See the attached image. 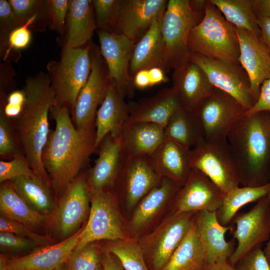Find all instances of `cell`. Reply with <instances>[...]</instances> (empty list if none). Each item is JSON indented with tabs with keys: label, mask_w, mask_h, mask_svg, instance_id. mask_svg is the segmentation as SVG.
Masks as SVG:
<instances>
[{
	"label": "cell",
	"mask_w": 270,
	"mask_h": 270,
	"mask_svg": "<svg viewBox=\"0 0 270 270\" xmlns=\"http://www.w3.org/2000/svg\"><path fill=\"white\" fill-rule=\"evenodd\" d=\"M50 112L56 127L49 133L41 158L50 186L60 198L96 149V124L78 130L68 108L54 102Z\"/></svg>",
	"instance_id": "obj_1"
},
{
	"label": "cell",
	"mask_w": 270,
	"mask_h": 270,
	"mask_svg": "<svg viewBox=\"0 0 270 270\" xmlns=\"http://www.w3.org/2000/svg\"><path fill=\"white\" fill-rule=\"evenodd\" d=\"M26 99L20 114L10 119L34 174L50 185L42 162V153L50 130L48 114L55 102L48 74L40 72L26 80Z\"/></svg>",
	"instance_id": "obj_2"
},
{
	"label": "cell",
	"mask_w": 270,
	"mask_h": 270,
	"mask_svg": "<svg viewBox=\"0 0 270 270\" xmlns=\"http://www.w3.org/2000/svg\"><path fill=\"white\" fill-rule=\"evenodd\" d=\"M226 140L236 161L240 184L256 187L270 182V112L245 114Z\"/></svg>",
	"instance_id": "obj_3"
},
{
	"label": "cell",
	"mask_w": 270,
	"mask_h": 270,
	"mask_svg": "<svg viewBox=\"0 0 270 270\" xmlns=\"http://www.w3.org/2000/svg\"><path fill=\"white\" fill-rule=\"evenodd\" d=\"M188 46L191 53L240 64V48L234 26L209 0L202 20L190 30Z\"/></svg>",
	"instance_id": "obj_4"
},
{
	"label": "cell",
	"mask_w": 270,
	"mask_h": 270,
	"mask_svg": "<svg viewBox=\"0 0 270 270\" xmlns=\"http://www.w3.org/2000/svg\"><path fill=\"white\" fill-rule=\"evenodd\" d=\"M90 46L91 41L79 48L64 46L60 60L50 61L46 66L54 102L72 112L90 72Z\"/></svg>",
	"instance_id": "obj_5"
},
{
	"label": "cell",
	"mask_w": 270,
	"mask_h": 270,
	"mask_svg": "<svg viewBox=\"0 0 270 270\" xmlns=\"http://www.w3.org/2000/svg\"><path fill=\"white\" fill-rule=\"evenodd\" d=\"M204 15L193 10L189 0H168L162 20L161 34L166 62L170 69L174 70L190 61L189 34Z\"/></svg>",
	"instance_id": "obj_6"
},
{
	"label": "cell",
	"mask_w": 270,
	"mask_h": 270,
	"mask_svg": "<svg viewBox=\"0 0 270 270\" xmlns=\"http://www.w3.org/2000/svg\"><path fill=\"white\" fill-rule=\"evenodd\" d=\"M192 169L205 174L224 194L238 186L236 161L226 138L204 140L190 149Z\"/></svg>",
	"instance_id": "obj_7"
},
{
	"label": "cell",
	"mask_w": 270,
	"mask_h": 270,
	"mask_svg": "<svg viewBox=\"0 0 270 270\" xmlns=\"http://www.w3.org/2000/svg\"><path fill=\"white\" fill-rule=\"evenodd\" d=\"M196 212L170 214L150 232L139 238L150 270H162L190 229Z\"/></svg>",
	"instance_id": "obj_8"
},
{
	"label": "cell",
	"mask_w": 270,
	"mask_h": 270,
	"mask_svg": "<svg viewBox=\"0 0 270 270\" xmlns=\"http://www.w3.org/2000/svg\"><path fill=\"white\" fill-rule=\"evenodd\" d=\"M114 191L90 192L89 218L74 250L100 240L116 241L126 236Z\"/></svg>",
	"instance_id": "obj_9"
},
{
	"label": "cell",
	"mask_w": 270,
	"mask_h": 270,
	"mask_svg": "<svg viewBox=\"0 0 270 270\" xmlns=\"http://www.w3.org/2000/svg\"><path fill=\"white\" fill-rule=\"evenodd\" d=\"M246 110L232 96L215 88L193 112L202 126L205 140H214L226 138L230 130Z\"/></svg>",
	"instance_id": "obj_10"
},
{
	"label": "cell",
	"mask_w": 270,
	"mask_h": 270,
	"mask_svg": "<svg viewBox=\"0 0 270 270\" xmlns=\"http://www.w3.org/2000/svg\"><path fill=\"white\" fill-rule=\"evenodd\" d=\"M91 70L88 78L80 90L72 111L74 126L86 129L95 124L98 106L104 102L110 81L106 63L100 48L91 41Z\"/></svg>",
	"instance_id": "obj_11"
},
{
	"label": "cell",
	"mask_w": 270,
	"mask_h": 270,
	"mask_svg": "<svg viewBox=\"0 0 270 270\" xmlns=\"http://www.w3.org/2000/svg\"><path fill=\"white\" fill-rule=\"evenodd\" d=\"M232 224H236L230 232L238 245L229 262L234 266L246 254L261 247L270 236V206L268 196L246 212L237 213Z\"/></svg>",
	"instance_id": "obj_12"
},
{
	"label": "cell",
	"mask_w": 270,
	"mask_h": 270,
	"mask_svg": "<svg viewBox=\"0 0 270 270\" xmlns=\"http://www.w3.org/2000/svg\"><path fill=\"white\" fill-rule=\"evenodd\" d=\"M190 61L204 71L215 88L229 94L247 110L254 104L248 74L240 64L191 53Z\"/></svg>",
	"instance_id": "obj_13"
},
{
	"label": "cell",
	"mask_w": 270,
	"mask_h": 270,
	"mask_svg": "<svg viewBox=\"0 0 270 270\" xmlns=\"http://www.w3.org/2000/svg\"><path fill=\"white\" fill-rule=\"evenodd\" d=\"M97 34L110 82L124 98L132 96L135 88L129 68L135 44L122 34L98 30Z\"/></svg>",
	"instance_id": "obj_14"
},
{
	"label": "cell",
	"mask_w": 270,
	"mask_h": 270,
	"mask_svg": "<svg viewBox=\"0 0 270 270\" xmlns=\"http://www.w3.org/2000/svg\"><path fill=\"white\" fill-rule=\"evenodd\" d=\"M51 214L56 232L67 236L78 229L90 210V191L87 176L78 175L69 185Z\"/></svg>",
	"instance_id": "obj_15"
},
{
	"label": "cell",
	"mask_w": 270,
	"mask_h": 270,
	"mask_svg": "<svg viewBox=\"0 0 270 270\" xmlns=\"http://www.w3.org/2000/svg\"><path fill=\"white\" fill-rule=\"evenodd\" d=\"M224 196V194L205 174L192 169L186 182L170 202V214L216 212Z\"/></svg>",
	"instance_id": "obj_16"
},
{
	"label": "cell",
	"mask_w": 270,
	"mask_h": 270,
	"mask_svg": "<svg viewBox=\"0 0 270 270\" xmlns=\"http://www.w3.org/2000/svg\"><path fill=\"white\" fill-rule=\"evenodd\" d=\"M152 168L148 156L128 157L125 160L116 181L114 192L132 210L140 201L162 181ZM114 187V188H115Z\"/></svg>",
	"instance_id": "obj_17"
},
{
	"label": "cell",
	"mask_w": 270,
	"mask_h": 270,
	"mask_svg": "<svg viewBox=\"0 0 270 270\" xmlns=\"http://www.w3.org/2000/svg\"><path fill=\"white\" fill-rule=\"evenodd\" d=\"M166 0H121L113 32L122 34L136 44L166 8Z\"/></svg>",
	"instance_id": "obj_18"
},
{
	"label": "cell",
	"mask_w": 270,
	"mask_h": 270,
	"mask_svg": "<svg viewBox=\"0 0 270 270\" xmlns=\"http://www.w3.org/2000/svg\"><path fill=\"white\" fill-rule=\"evenodd\" d=\"M98 146V156L87 175L90 191H114L125 160L120 138L108 134Z\"/></svg>",
	"instance_id": "obj_19"
},
{
	"label": "cell",
	"mask_w": 270,
	"mask_h": 270,
	"mask_svg": "<svg viewBox=\"0 0 270 270\" xmlns=\"http://www.w3.org/2000/svg\"><path fill=\"white\" fill-rule=\"evenodd\" d=\"M234 28L240 44L239 62L248 75L256 103L262 84L270 76V54L258 37L245 29Z\"/></svg>",
	"instance_id": "obj_20"
},
{
	"label": "cell",
	"mask_w": 270,
	"mask_h": 270,
	"mask_svg": "<svg viewBox=\"0 0 270 270\" xmlns=\"http://www.w3.org/2000/svg\"><path fill=\"white\" fill-rule=\"evenodd\" d=\"M195 221L206 264L229 260L236 248L235 240L227 242L225 234L234 228L233 224L224 226L218 221L216 212L204 210L196 212Z\"/></svg>",
	"instance_id": "obj_21"
},
{
	"label": "cell",
	"mask_w": 270,
	"mask_h": 270,
	"mask_svg": "<svg viewBox=\"0 0 270 270\" xmlns=\"http://www.w3.org/2000/svg\"><path fill=\"white\" fill-rule=\"evenodd\" d=\"M82 230L55 244L40 246L29 254L8 259L10 270H54L66 262L76 248Z\"/></svg>",
	"instance_id": "obj_22"
},
{
	"label": "cell",
	"mask_w": 270,
	"mask_h": 270,
	"mask_svg": "<svg viewBox=\"0 0 270 270\" xmlns=\"http://www.w3.org/2000/svg\"><path fill=\"white\" fill-rule=\"evenodd\" d=\"M172 80L182 108L191 112L215 88L202 68L192 61L174 69Z\"/></svg>",
	"instance_id": "obj_23"
},
{
	"label": "cell",
	"mask_w": 270,
	"mask_h": 270,
	"mask_svg": "<svg viewBox=\"0 0 270 270\" xmlns=\"http://www.w3.org/2000/svg\"><path fill=\"white\" fill-rule=\"evenodd\" d=\"M130 122L155 124L164 128L180 102L173 87L162 89L154 96L128 104Z\"/></svg>",
	"instance_id": "obj_24"
},
{
	"label": "cell",
	"mask_w": 270,
	"mask_h": 270,
	"mask_svg": "<svg viewBox=\"0 0 270 270\" xmlns=\"http://www.w3.org/2000/svg\"><path fill=\"white\" fill-rule=\"evenodd\" d=\"M190 150L165 138L148 158L152 168L160 176L168 178L182 186L192 170L189 160Z\"/></svg>",
	"instance_id": "obj_25"
},
{
	"label": "cell",
	"mask_w": 270,
	"mask_h": 270,
	"mask_svg": "<svg viewBox=\"0 0 270 270\" xmlns=\"http://www.w3.org/2000/svg\"><path fill=\"white\" fill-rule=\"evenodd\" d=\"M128 120V105L110 82L106 96L96 114V149L108 134L119 138Z\"/></svg>",
	"instance_id": "obj_26"
},
{
	"label": "cell",
	"mask_w": 270,
	"mask_h": 270,
	"mask_svg": "<svg viewBox=\"0 0 270 270\" xmlns=\"http://www.w3.org/2000/svg\"><path fill=\"white\" fill-rule=\"evenodd\" d=\"M164 14L154 21L147 32L134 46L129 68L132 80L137 72L142 70L159 68L166 73L170 70L166 62L161 34Z\"/></svg>",
	"instance_id": "obj_27"
},
{
	"label": "cell",
	"mask_w": 270,
	"mask_h": 270,
	"mask_svg": "<svg viewBox=\"0 0 270 270\" xmlns=\"http://www.w3.org/2000/svg\"><path fill=\"white\" fill-rule=\"evenodd\" d=\"M180 186L166 178L149 192L134 208L129 226L134 233L140 232L170 202Z\"/></svg>",
	"instance_id": "obj_28"
},
{
	"label": "cell",
	"mask_w": 270,
	"mask_h": 270,
	"mask_svg": "<svg viewBox=\"0 0 270 270\" xmlns=\"http://www.w3.org/2000/svg\"><path fill=\"white\" fill-rule=\"evenodd\" d=\"M125 158L150 156L165 138L164 128L152 123L130 122L120 137Z\"/></svg>",
	"instance_id": "obj_29"
},
{
	"label": "cell",
	"mask_w": 270,
	"mask_h": 270,
	"mask_svg": "<svg viewBox=\"0 0 270 270\" xmlns=\"http://www.w3.org/2000/svg\"><path fill=\"white\" fill-rule=\"evenodd\" d=\"M66 22L64 46L79 48L88 44L96 28L92 0H70Z\"/></svg>",
	"instance_id": "obj_30"
},
{
	"label": "cell",
	"mask_w": 270,
	"mask_h": 270,
	"mask_svg": "<svg viewBox=\"0 0 270 270\" xmlns=\"http://www.w3.org/2000/svg\"><path fill=\"white\" fill-rule=\"evenodd\" d=\"M16 194L32 210L50 216L56 204L47 182L38 176L18 177L10 180Z\"/></svg>",
	"instance_id": "obj_31"
},
{
	"label": "cell",
	"mask_w": 270,
	"mask_h": 270,
	"mask_svg": "<svg viewBox=\"0 0 270 270\" xmlns=\"http://www.w3.org/2000/svg\"><path fill=\"white\" fill-rule=\"evenodd\" d=\"M164 132L165 138L190 149L205 140L202 126L194 112L182 108L172 116Z\"/></svg>",
	"instance_id": "obj_32"
},
{
	"label": "cell",
	"mask_w": 270,
	"mask_h": 270,
	"mask_svg": "<svg viewBox=\"0 0 270 270\" xmlns=\"http://www.w3.org/2000/svg\"><path fill=\"white\" fill-rule=\"evenodd\" d=\"M206 265L194 218L188 232L162 270H204Z\"/></svg>",
	"instance_id": "obj_33"
},
{
	"label": "cell",
	"mask_w": 270,
	"mask_h": 270,
	"mask_svg": "<svg viewBox=\"0 0 270 270\" xmlns=\"http://www.w3.org/2000/svg\"><path fill=\"white\" fill-rule=\"evenodd\" d=\"M0 216L20 222L30 228L45 222V216L31 208L16 194L10 182L2 183L0 188Z\"/></svg>",
	"instance_id": "obj_34"
},
{
	"label": "cell",
	"mask_w": 270,
	"mask_h": 270,
	"mask_svg": "<svg viewBox=\"0 0 270 270\" xmlns=\"http://www.w3.org/2000/svg\"><path fill=\"white\" fill-rule=\"evenodd\" d=\"M270 193V182L256 187L238 186L224 196L220 208L216 212L219 222L224 226L230 225L238 211L244 205L268 196Z\"/></svg>",
	"instance_id": "obj_35"
},
{
	"label": "cell",
	"mask_w": 270,
	"mask_h": 270,
	"mask_svg": "<svg viewBox=\"0 0 270 270\" xmlns=\"http://www.w3.org/2000/svg\"><path fill=\"white\" fill-rule=\"evenodd\" d=\"M234 26L260 38V30L252 10V0H209Z\"/></svg>",
	"instance_id": "obj_36"
},
{
	"label": "cell",
	"mask_w": 270,
	"mask_h": 270,
	"mask_svg": "<svg viewBox=\"0 0 270 270\" xmlns=\"http://www.w3.org/2000/svg\"><path fill=\"white\" fill-rule=\"evenodd\" d=\"M103 250L114 254L125 270H150L139 239L110 241Z\"/></svg>",
	"instance_id": "obj_37"
},
{
	"label": "cell",
	"mask_w": 270,
	"mask_h": 270,
	"mask_svg": "<svg viewBox=\"0 0 270 270\" xmlns=\"http://www.w3.org/2000/svg\"><path fill=\"white\" fill-rule=\"evenodd\" d=\"M22 155L25 154L12 122L0 108V158L11 160Z\"/></svg>",
	"instance_id": "obj_38"
},
{
	"label": "cell",
	"mask_w": 270,
	"mask_h": 270,
	"mask_svg": "<svg viewBox=\"0 0 270 270\" xmlns=\"http://www.w3.org/2000/svg\"><path fill=\"white\" fill-rule=\"evenodd\" d=\"M121 0H92L96 28L113 32L120 7Z\"/></svg>",
	"instance_id": "obj_39"
},
{
	"label": "cell",
	"mask_w": 270,
	"mask_h": 270,
	"mask_svg": "<svg viewBox=\"0 0 270 270\" xmlns=\"http://www.w3.org/2000/svg\"><path fill=\"white\" fill-rule=\"evenodd\" d=\"M92 243L72 251L67 260L72 270H96L101 264L102 251Z\"/></svg>",
	"instance_id": "obj_40"
},
{
	"label": "cell",
	"mask_w": 270,
	"mask_h": 270,
	"mask_svg": "<svg viewBox=\"0 0 270 270\" xmlns=\"http://www.w3.org/2000/svg\"><path fill=\"white\" fill-rule=\"evenodd\" d=\"M37 176L31 168L24 155L16 156L9 161H0V182L11 180L18 177Z\"/></svg>",
	"instance_id": "obj_41"
},
{
	"label": "cell",
	"mask_w": 270,
	"mask_h": 270,
	"mask_svg": "<svg viewBox=\"0 0 270 270\" xmlns=\"http://www.w3.org/2000/svg\"><path fill=\"white\" fill-rule=\"evenodd\" d=\"M22 24L14 14L8 1L0 0V42L2 50L7 48L10 32Z\"/></svg>",
	"instance_id": "obj_42"
},
{
	"label": "cell",
	"mask_w": 270,
	"mask_h": 270,
	"mask_svg": "<svg viewBox=\"0 0 270 270\" xmlns=\"http://www.w3.org/2000/svg\"><path fill=\"white\" fill-rule=\"evenodd\" d=\"M38 17V15H35L10 32L8 38V46L4 54V60L10 55L11 50H19L29 46L32 40L29 28L36 22Z\"/></svg>",
	"instance_id": "obj_43"
},
{
	"label": "cell",
	"mask_w": 270,
	"mask_h": 270,
	"mask_svg": "<svg viewBox=\"0 0 270 270\" xmlns=\"http://www.w3.org/2000/svg\"><path fill=\"white\" fill-rule=\"evenodd\" d=\"M14 14L23 24L35 15L39 16L40 12H47L46 0H9Z\"/></svg>",
	"instance_id": "obj_44"
},
{
	"label": "cell",
	"mask_w": 270,
	"mask_h": 270,
	"mask_svg": "<svg viewBox=\"0 0 270 270\" xmlns=\"http://www.w3.org/2000/svg\"><path fill=\"white\" fill-rule=\"evenodd\" d=\"M0 232H6L28 238L39 246L49 244L51 240L47 236L34 232L32 228L20 222L0 216Z\"/></svg>",
	"instance_id": "obj_45"
},
{
	"label": "cell",
	"mask_w": 270,
	"mask_h": 270,
	"mask_svg": "<svg viewBox=\"0 0 270 270\" xmlns=\"http://www.w3.org/2000/svg\"><path fill=\"white\" fill-rule=\"evenodd\" d=\"M46 2L50 25L54 30L63 35L70 0H48Z\"/></svg>",
	"instance_id": "obj_46"
},
{
	"label": "cell",
	"mask_w": 270,
	"mask_h": 270,
	"mask_svg": "<svg viewBox=\"0 0 270 270\" xmlns=\"http://www.w3.org/2000/svg\"><path fill=\"white\" fill-rule=\"evenodd\" d=\"M38 246L34 240L14 234L0 232L1 251L18 252L30 250Z\"/></svg>",
	"instance_id": "obj_47"
},
{
	"label": "cell",
	"mask_w": 270,
	"mask_h": 270,
	"mask_svg": "<svg viewBox=\"0 0 270 270\" xmlns=\"http://www.w3.org/2000/svg\"><path fill=\"white\" fill-rule=\"evenodd\" d=\"M235 266L238 270H270V265L261 247L246 254Z\"/></svg>",
	"instance_id": "obj_48"
},
{
	"label": "cell",
	"mask_w": 270,
	"mask_h": 270,
	"mask_svg": "<svg viewBox=\"0 0 270 270\" xmlns=\"http://www.w3.org/2000/svg\"><path fill=\"white\" fill-rule=\"evenodd\" d=\"M262 110L270 112V76L262 84L258 100L250 109L246 110V114H250Z\"/></svg>",
	"instance_id": "obj_49"
},
{
	"label": "cell",
	"mask_w": 270,
	"mask_h": 270,
	"mask_svg": "<svg viewBox=\"0 0 270 270\" xmlns=\"http://www.w3.org/2000/svg\"><path fill=\"white\" fill-rule=\"evenodd\" d=\"M102 251L101 264L104 270H125L114 254L104 250Z\"/></svg>",
	"instance_id": "obj_50"
},
{
	"label": "cell",
	"mask_w": 270,
	"mask_h": 270,
	"mask_svg": "<svg viewBox=\"0 0 270 270\" xmlns=\"http://www.w3.org/2000/svg\"><path fill=\"white\" fill-rule=\"evenodd\" d=\"M258 23L260 30L259 38L270 54V18H258Z\"/></svg>",
	"instance_id": "obj_51"
},
{
	"label": "cell",
	"mask_w": 270,
	"mask_h": 270,
	"mask_svg": "<svg viewBox=\"0 0 270 270\" xmlns=\"http://www.w3.org/2000/svg\"><path fill=\"white\" fill-rule=\"evenodd\" d=\"M252 6L257 19L270 18V0H252Z\"/></svg>",
	"instance_id": "obj_52"
},
{
	"label": "cell",
	"mask_w": 270,
	"mask_h": 270,
	"mask_svg": "<svg viewBox=\"0 0 270 270\" xmlns=\"http://www.w3.org/2000/svg\"><path fill=\"white\" fill-rule=\"evenodd\" d=\"M135 88L144 89L151 86L148 70H142L137 72L132 78Z\"/></svg>",
	"instance_id": "obj_53"
},
{
	"label": "cell",
	"mask_w": 270,
	"mask_h": 270,
	"mask_svg": "<svg viewBox=\"0 0 270 270\" xmlns=\"http://www.w3.org/2000/svg\"><path fill=\"white\" fill-rule=\"evenodd\" d=\"M151 86L168 80V77L162 69L159 68H152L148 69Z\"/></svg>",
	"instance_id": "obj_54"
},
{
	"label": "cell",
	"mask_w": 270,
	"mask_h": 270,
	"mask_svg": "<svg viewBox=\"0 0 270 270\" xmlns=\"http://www.w3.org/2000/svg\"><path fill=\"white\" fill-rule=\"evenodd\" d=\"M26 99V93L22 88L14 90L6 96V102L16 106H24Z\"/></svg>",
	"instance_id": "obj_55"
},
{
	"label": "cell",
	"mask_w": 270,
	"mask_h": 270,
	"mask_svg": "<svg viewBox=\"0 0 270 270\" xmlns=\"http://www.w3.org/2000/svg\"><path fill=\"white\" fill-rule=\"evenodd\" d=\"M204 270H238L228 260H222L210 264H207Z\"/></svg>",
	"instance_id": "obj_56"
},
{
	"label": "cell",
	"mask_w": 270,
	"mask_h": 270,
	"mask_svg": "<svg viewBox=\"0 0 270 270\" xmlns=\"http://www.w3.org/2000/svg\"><path fill=\"white\" fill-rule=\"evenodd\" d=\"M208 0H189L190 6L194 12L204 14Z\"/></svg>",
	"instance_id": "obj_57"
},
{
	"label": "cell",
	"mask_w": 270,
	"mask_h": 270,
	"mask_svg": "<svg viewBox=\"0 0 270 270\" xmlns=\"http://www.w3.org/2000/svg\"><path fill=\"white\" fill-rule=\"evenodd\" d=\"M268 200H269V204H270V193L268 195ZM264 255L266 258V260L270 265V236L269 238V240H268V242H267V244L266 245V246L264 250H263Z\"/></svg>",
	"instance_id": "obj_58"
},
{
	"label": "cell",
	"mask_w": 270,
	"mask_h": 270,
	"mask_svg": "<svg viewBox=\"0 0 270 270\" xmlns=\"http://www.w3.org/2000/svg\"><path fill=\"white\" fill-rule=\"evenodd\" d=\"M8 257L3 254L0 256V270H10L8 264Z\"/></svg>",
	"instance_id": "obj_59"
},
{
	"label": "cell",
	"mask_w": 270,
	"mask_h": 270,
	"mask_svg": "<svg viewBox=\"0 0 270 270\" xmlns=\"http://www.w3.org/2000/svg\"><path fill=\"white\" fill-rule=\"evenodd\" d=\"M54 270H72L70 264H68V262L66 261V262L62 264L60 266H58L57 268L54 269Z\"/></svg>",
	"instance_id": "obj_60"
},
{
	"label": "cell",
	"mask_w": 270,
	"mask_h": 270,
	"mask_svg": "<svg viewBox=\"0 0 270 270\" xmlns=\"http://www.w3.org/2000/svg\"><path fill=\"white\" fill-rule=\"evenodd\" d=\"M96 270H104L101 264L97 267Z\"/></svg>",
	"instance_id": "obj_61"
}]
</instances>
